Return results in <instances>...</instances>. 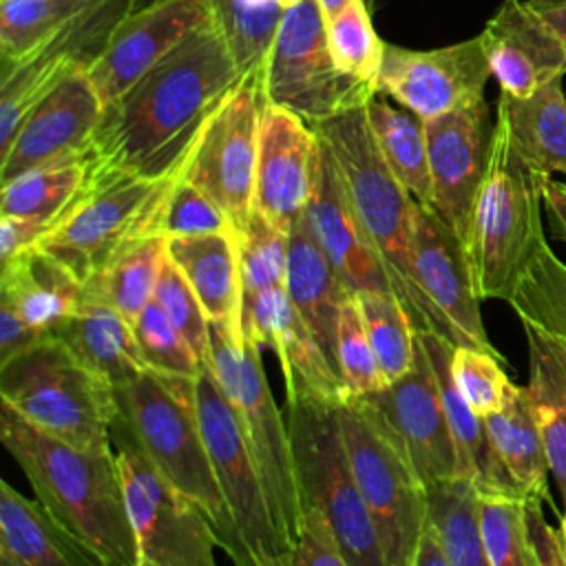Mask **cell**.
<instances>
[{
  "label": "cell",
  "instance_id": "4316f807",
  "mask_svg": "<svg viewBox=\"0 0 566 566\" xmlns=\"http://www.w3.org/2000/svg\"><path fill=\"white\" fill-rule=\"evenodd\" d=\"M0 301L42 336H55L84 303V283L42 248H31L0 270Z\"/></svg>",
  "mask_w": 566,
  "mask_h": 566
},
{
  "label": "cell",
  "instance_id": "d6986e66",
  "mask_svg": "<svg viewBox=\"0 0 566 566\" xmlns=\"http://www.w3.org/2000/svg\"><path fill=\"white\" fill-rule=\"evenodd\" d=\"M495 122L486 102L424 122L431 208L460 237L469 239L473 208L486 175Z\"/></svg>",
  "mask_w": 566,
  "mask_h": 566
},
{
  "label": "cell",
  "instance_id": "b9f144b4",
  "mask_svg": "<svg viewBox=\"0 0 566 566\" xmlns=\"http://www.w3.org/2000/svg\"><path fill=\"white\" fill-rule=\"evenodd\" d=\"M208 4L226 31L241 73L261 71L283 15L279 0H208Z\"/></svg>",
  "mask_w": 566,
  "mask_h": 566
},
{
  "label": "cell",
  "instance_id": "5b68a950",
  "mask_svg": "<svg viewBox=\"0 0 566 566\" xmlns=\"http://www.w3.org/2000/svg\"><path fill=\"white\" fill-rule=\"evenodd\" d=\"M542 184L513 150L509 130L495 117L486 175L464 243L480 301H509L522 272L546 243Z\"/></svg>",
  "mask_w": 566,
  "mask_h": 566
},
{
  "label": "cell",
  "instance_id": "d6a6232c",
  "mask_svg": "<svg viewBox=\"0 0 566 566\" xmlns=\"http://www.w3.org/2000/svg\"><path fill=\"white\" fill-rule=\"evenodd\" d=\"M484 424L489 440L520 495L542 502L548 495L546 475L551 467L528 389L511 385L504 407L486 416Z\"/></svg>",
  "mask_w": 566,
  "mask_h": 566
},
{
  "label": "cell",
  "instance_id": "ffe728a7",
  "mask_svg": "<svg viewBox=\"0 0 566 566\" xmlns=\"http://www.w3.org/2000/svg\"><path fill=\"white\" fill-rule=\"evenodd\" d=\"M104 102L84 71L64 80L18 126L0 150V181L31 168L88 155Z\"/></svg>",
  "mask_w": 566,
  "mask_h": 566
},
{
  "label": "cell",
  "instance_id": "f35d334b",
  "mask_svg": "<svg viewBox=\"0 0 566 566\" xmlns=\"http://www.w3.org/2000/svg\"><path fill=\"white\" fill-rule=\"evenodd\" d=\"M509 303L528 321L566 345V263L544 243L522 272Z\"/></svg>",
  "mask_w": 566,
  "mask_h": 566
},
{
  "label": "cell",
  "instance_id": "816d5d0a",
  "mask_svg": "<svg viewBox=\"0 0 566 566\" xmlns=\"http://www.w3.org/2000/svg\"><path fill=\"white\" fill-rule=\"evenodd\" d=\"M53 230L51 223L29 217L0 214V259L9 261L35 245Z\"/></svg>",
  "mask_w": 566,
  "mask_h": 566
},
{
  "label": "cell",
  "instance_id": "d4e9b609",
  "mask_svg": "<svg viewBox=\"0 0 566 566\" xmlns=\"http://www.w3.org/2000/svg\"><path fill=\"white\" fill-rule=\"evenodd\" d=\"M416 340L422 347L427 360L431 363L438 380L444 416L458 451V478L471 480L480 493L495 491L520 495L489 440L484 418H480L469 407V402L453 382L451 354L455 345L431 329L416 332Z\"/></svg>",
  "mask_w": 566,
  "mask_h": 566
},
{
  "label": "cell",
  "instance_id": "bcb514c9",
  "mask_svg": "<svg viewBox=\"0 0 566 566\" xmlns=\"http://www.w3.org/2000/svg\"><path fill=\"white\" fill-rule=\"evenodd\" d=\"M133 329L148 369L177 378H197L199 358L155 298L135 318Z\"/></svg>",
  "mask_w": 566,
  "mask_h": 566
},
{
  "label": "cell",
  "instance_id": "ba28073f",
  "mask_svg": "<svg viewBox=\"0 0 566 566\" xmlns=\"http://www.w3.org/2000/svg\"><path fill=\"white\" fill-rule=\"evenodd\" d=\"M287 429L301 509L318 511L352 566H387L371 513L356 484L336 402L287 400Z\"/></svg>",
  "mask_w": 566,
  "mask_h": 566
},
{
  "label": "cell",
  "instance_id": "7c38bea8",
  "mask_svg": "<svg viewBox=\"0 0 566 566\" xmlns=\"http://www.w3.org/2000/svg\"><path fill=\"white\" fill-rule=\"evenodd\" d=\"M113 449L142 566H219L221 539L208 513L175 489L115 422Z\"/></svg>",
  "mask_w": 566,
  "mask_h": 566
},
{
  "label": "cell",
  "instance_id": "8d00e7d4",
  "mask_svg": "<svg viewBox=\"0 0 566 566\" xmlns=\"http://www.w3.org/2000/svg\"><path fill=\"white\" fill-rule=\"evenodd\" d=\"M427 524L453 566H491L480 531L478 489L471 480L453 478L429 486Z\"/></svg>",
  "mask_w": 566,
  "mask_h": 566
},
{
  "label": "cell",
  "instance_id": "91938a15",
  "mask_svg": "<svg viewBox=\"0 0 566 566\" xmlns=\"http://www.w3.org/2000/svg\"><path fill=\"white\" fill-rule=\"evenodd\" d=\"M301 2H303V0H279V4L283 7V11H285V9H292V7L301 4Z\"/></svg>",
  "mask_w": 566,
  "mask_h": 566
},
{
  "label": "cell",
  "instance_id": "f6af8a7d",
  "mask_svg": "<svg viewBox=\"0 0 566 566\" xmlns=\"http://www.w3.org/2000/svg\"><path fill=\"white\" fill-rule=\"evenodd\" d=\"M327 42L336 66L376 86L385 55V42L378 38L365 0H354L327 22Z\"/></svg>",
  "mask_w": 566,
  "mask_h": 566
},
{
  "label": "cell",
  "instance_id": "8fae6325",
  "mask_svg": "<svg viewBox=\"0 0 566 566\" xmlns=\"http://www.w3.org/2000/svg\"><path fill=\"white\" fill-rule=\"evenodd\" d=\"M261 91L268 104L314 126L365 106L376 86L336 66L327 42V20L316 0H303L281 15L263 60Z\"/></svg>",
  "mask_w": 566,
  "mask_h": 566
},
{
  "label": "cell",
  "instance_id": "681fc988",
  "mask_svg": "<svg viewBox=\"0 0 566 566\" xmlns=\"http://www.w3.org/2000/svg\"><path fill=\"white\" fill-rule=\"evenodd\" d=\"M212 232H234L228 214L195 184L186 181L184 175L175 181L159 221L157 234L170 237H197Z\"/></svg>",
  "mask_w": 566,
  "mask_h": 566
},
{
  "label": "cell",
  "instance_id": "83f0119b",
  "mask_svg": "<svg viewBox=\"0 0 566 566\" xmlns=\"http://www.w3.org/2000/svg\"><path fill=\"white\" fill-rule=\"evenodd\" d=\"M285 290L290 303L336 367L338 314L349 292L316 241L307 214H303L287 232Z\"/></svg>",
  "mask_w": 566,
  "mask_h": 566
},
{
  "label": "cell",
  "instance_id": "ab89813d",
  "mask_svg": "<svg viewBox=\"0 0 566 566\" xmlns=\"http://www.w3.org/2000/svg\"><path fill=\"white\" fill-rule=\"evenodd\" d=\"M360 314L387 382L405 376L418 358L416 327L391 292H358Z\"/></svg>",
  "mask_w": 566,
  "mask_h": 566
},
{
  "label": "cell",
  "instance_id": "44dd1931",
  "mask_svg": "<svg viewBox=\"0 0 566 566\" xmlns=\"http://www.w3.org/2000/svg\"><path fill=\"white\" fill-rule=\"evenodd\" d=\"M316 157L314 128L298 115L263 99L252 208L290 232L307 210Z\"/></svg>",
  "mask_w": 566,
  "mask_h": 566
},
{
  "label": "cell",
  "instance_id": "9c48e42d",
  "mask_svg": "<svg viewBox=\"0 0 566 566\" xmlns=\"http://www.w3.org/2000/svg\"><path fill=\"white\" fill-rule=\"evenodd\" d=\"M181 172L184 168L166 177H137L91 170L82 197L38 248L84 283L128 245L157 234L161 208Z\"/></svg>",
  "mask_w": 566,
  "mask_h": 566
},
{
  "label": "cell",
  "instance_id": "5bb4252c",
  "mask_svg": "<svg viewBox=\"0 0 566 566\" xmlns=\"http://www.w3.org/2000/svg\"><path fill=\"white\" fill-rule=\"evenodd\" d=\"M261 108V71L243 73L201 128L181 172L228 214L237 234L254 206Z\"/></svg>",
  "mask_w": 566,
  "mask_h": 566
},
{
  "label": "cell",
  "instance_id": "2e32d148",
  "mask_svg": "<svg viewBox=\"0 0 566 566\" xmlns=\"http://www.w3.org/2000/svg\"><path fill=\"white\" fill-rule=\"evenodd\" d=\"M489 77L480 35L427 51L385 44L376 91L427 122L482 102Z\"/></svg>",
  "mask_w": 566,
  "mask_h": 566
},
{
  "label": "cell",
  "instance_id": "52a82bcc",
  "mask_svg": "<svg viewBox=\"0 0 566 566\" xmlns=\"http://www.w3.org/2000/svg\"><path fill=\"white\" fill-rule=\"evenodd\" d=\"M210 365L232 402L241 431L261 473L270 513L281 539L292 548L301 528V500L296 486L287 418L272 396L261 365V349L241 329L210 321Z\"/></svg>",
  "mask_w": 566,
  "mask_h": 566
},
{
  "label": "cell",
  "instance_id": "7402d4cb",
  "mask_svg": "<svg viewBox=\"0 0 566 566\" xmlns=\"http://www.w3.org/2000/svg\"><path fill=\"white\" fill-rule=\"evenodd\" d=\"M243 336L259 349H270L281 365L287 400H345L343 382L318 340L290 303L285 287H272L243 298Z\"/></svg>",
  "mask_w": 566,
  "mask_h": 566
},
{
  "label": "cell",
  "instance_id": "7a4b0ae2",
  "mask_svg": "<svg viewBox=\"0 0 566 566\" xmlns=\"http://www.w3.org/2000/svg\"><path fill=\"white\" fill-rule=\"evenodd\" d=\"M0 440L18 462L38 502L104 566H142L124 484L113 451H86L0 407Z\"/></svg>",
  "mask_w": 566,
  "mask_h": 566
},
{
  "label": "cell",
  "instance_id": "836d02e7",
  "mask_svg": "<svg viewBox=\"0 0 566 566\" xmlns=\"http://www.w3.org/2000/svg\"><path fill=\"white\" fill-rule=\"evenodd\" d=\"M365 111L376 144L394 175L418 203L431 206V172L424 119L402 108L400 104L396 106L394 99L389 102V97L378 91L369 97Z\"/></svg>",
  "mask_w": 566,
  "mask_h": 566
},
{
  "label": "cell",
  "instance_id": "277c9868",
  "mask_svg": "<svg viewBox=\"0 0 566 566\" xmlns=\"http://www.w3.org/2000/svg\"><path fill=\"white\" fill-rule=\"evenodd\" d=\"M312 128L329 153L345 197L387 270L394 296L407 310L416 332H433L411 263L418 201L385 161L365 106L338 113Z\"/></svg>",
  "mask_w": 566,
  "mask_h": 566
},
{
  "label": "cell",
  "instance_id": "f907efd6",
  "mask_svg": "<svg viewBox=\"0 0 566 566\" xmlns=\"http://www.w3.org/2000/svg\"><path fill=\"white\" fill-rule=\"evenodd\" d=\"M283 566H352V564L340 551L325 517L314 509H305L296 542L292 544Z\"/></svg>",
  "mask_w": 566,
  "mask_h": 566
},
{
  "label": "cell",
  "instance_id": "f546056e",
  "mask_svg": "<svg viewBox=\"0 0 566 566\" xmlns=\"http://www.w3.org/2000/svg\"><path fill=\"white\" fill-rule=\"evenodd\" d=\"M513 150L542 179L566 177V95L562 77L539 86L528 97L500 93L497 115Z\"/></svg>",
  "mask_w": 566,
  "mask_h": 566
},
{
  "label": "cell",
  "instance_id": "484cf974",
  "mask_svg": "<svg viewBox=\"0 0 566 566\" xmlns=\"http://www.w3.org/2000/svg\"><path fill=\"white\" fill-rule=\"evenodd\" d=\"M0 566H104L40 502L0 482Z\"/></svg>",
  "mask_w": 566,
  "mask_h": 566
},
{
  "label": "cell",
  "instance_id": "1f68e13d",
  "mask_svg": "<svg viewBox=\"0 0 566 566\" xmlns=\"http://www.w3.org/2000/svg\"><path fill=\"white\" fill-rule=\"evenodd\" d=\"M528 343V396L544 438L551 473L566 504V345L522 321Z\"/></svg>",
  "mask_w": 566,
  "mask_h": 566
},
{
  "label": "cell",
  "instance_id": "9a60e30c",
  "mask_svg": "<svg viewBox=\"0 0 566 566\" xmlns=\"http://www.w3.org/2000/svg\"><path fill=\"white\" fill-rule=\"evenodd\" d=\"M411 263L433 332L455 347L469 345L497 354L482 323L467 248L431 206L416 208Z\"/></svg>",
  "mask_w": 566,
  "mask_h": 566
},
{
  "label": "cell",
  "instance_id": "603a6c76",
  "mask_svg": "<svg viewBox=\"0 0 566 566\" xmlns=\"http://www.w3.org/2000/svg\"><path fill=\"white\" fill-rule=\"evenodd\" d=\"M305 214L316 241L349 294L391 292L387 270L347 201L332 157L321 142Z\"/></svg>",
  "mask_w": 566,
  "mask_h": 566
},
{
  "label": "cell",
  "instance_id": "ee69618b",
  "mask_svg": "<svg viewBox=\"0 0 566 566\" xmlns=\"http://www.w3.org/2000/svg\"><path fill=\"white\" fill-rule=\"evenodd\" d=\"M336 371L343 382L345 400L369 396L387 385L356 294H349L340 305L336 327Z\"/></svg>",
  "mask_w": 566,
  "mask_h": 566
},
{
  "label": "cell",
  "instance_id": "6f0895ef",
  "mask_svg": "<svg viewBox=\"0 0 566 566\" xmlns=\"http://www.w3.org/2000/svg\"><path fill=\"white\" fill-rule=\"evenodd\" d=\"M411 566H453L451 559L447 557L436 531L427 524L424 526V533L418 542V548H416V557H413V564Z\"/></svg>",
  "mask_w": 566,
  "mask_h": 566
},
{
  "label": "cell",
  "instance_id": "e0dca14e",
  "mask_svg": "<svg viewBox=\"0 0 566 566\" xmlns=\"http://www.w3.org/2000/svg\"><path fill=\"white\" fill-rule=\"evenodd\" d=\"M398 444L424 489L458 478V451L431 363L418 345L413 367L360 398Z\"/></svg>",
  "mask_w": 566,
  "mask_h": 566
},
{
  "label": "cell",
  "instance_id": "c3c4849f",
  "mask_svg": "<svg viewBox=\"0 0 566 566\" xmlns=\"http://www.w3.org/2000/svg\"><path fill=\"white\" fill-rule=\"evenodd\" d=\"M155 301L181 332L199 363H210V318L206 316L195 290L179 272V268L168 259V254L161 263L155 285Z\"/></svg>",
  "mask_w": 566,
  "mask_h": 566
},
{
  "label": "cell",
  "instance_id": "11a10c76",
  "mask_svg": "<svg viewBox=\"0 0 566 566\" xmlns=\"http://www.w3.org/2000/svg\"><path fill=\"white\" fill-rule=\"evenodd\" d=\"M542 201L544 212L555 239L566 243V181L544 179L542 184Z\"/></svg>",
  "mask_w": 566,
  "mask_h": 566
},
{
  "label": "cell",
  "instance_id": "4fadbf2b",
  "mask_svg": "<svg viewBox=\"0 0 566 566\" xmlns=\"http://www.w3.org/2000/svg\"><path fill=\"white\" fill-rule=\"evenodd\" d=\"M195 396L208 455L250 566H283L290 548L274 526L261 473L210 363L199 367Z\"/></svg>",
  "mask_w": 566,
  "mask_h": 566
},
{
  "label": "cell",
  "instance_id": "4dcf8cb0",
  "mask_svg": "<svg viewBox=\"0 0 566 566\" xmlns=\"http://www.w3.org/2000/svg\"><path fill=\"white\" fill-rule=\"evenodd\" d=\"M55 338L113 389L128 385L148 369L133 325L108 303L84 296L80 310L60 327Z\"/></svg>",
  "mask_w": 566,
  "mask_h": 566
},
{
  "label": "cell",
  "instance_id": "680465c9",
  "mask_svg": "<svg viewBox=\"0 0 566 566\" xmlns=\"http://www.w3.org/2000/svg\"><path fill=\"white\" fill-rule=\"evenodd\" d=\"M318 2V7H321V11H323V15H325V20L329 22L332 18H336L347 4H352L354 0H316Z\"/></svg>",
  "mask_w": 566,
  "mask_h": 566
},
{
  "label": "cell",
  "instance_id": "74e56055",
  "mask_svg": "<svg viewBox=\"0 0 566 566\" xmlns=\"http://www.w3.org/2000/svg\"><path fill=\"white\" fill-rule=\"evenodd\" d=\"M480 531L491 566H542L526 511V497L515 493H480Z\"/></svg>",
  "mask_w": 566,
  "mask_h": 566
},
{
  "label": "cell",
  "instance_id": "ac0fdd59",
  "mask_svg": "<svg viewBox=\"0 0 566 566\" xmlns=\"http://www.w3.org/2000/svg\"><path fill=\"white\" fill-rule=\"evenodd\" d=\"M210 18L208 0H148L122 15L84 69L104 106L122 97Z\"/></svg>",
  "mask_w": 566,
  "mask_h": 566
},
{
  "label": "cell",
  "instance_id": "f5cc1de1",
  "mask_svg": "<svg viewBox=\"0 0 566 566\" xmlns=\"http://www.w3.org/2000/svg\"><path fill=\"white\" fill-rule=\"evenodd\" d=\"M526 511L542 566H566V511L559 524V533L544 522L537 500H526Z\"/></svg>",
  "mask_w": 566,
  "mask_h": 566
},
{
  "label": "cell",
  "instance_id": "6da1fadb",
  "mask_svg": "<svg viewBox=\"0 0 566 566\" xmlns=\"http://www.w3.org/2000/svg\"><path fill=\"white\" fill-rule=\"evenodd\" d=\"M241 75L226 31L212 15L104 106L88 146L91 170L137 177L181 170L201 128Z\"/></svg>",
  "mask_w": 566,
  "mask_h": 566
},
{
  "label": "cell",
  "instance_id": "30bf717a",
  "mask_svg": "<svg viewBox=\"0 0 566 566\" xmlns=\"http://www.w3.org/2000/svg\"><path fill=\"white\" fill-rule=\"evenodd\" d=\"M336 413L356 484L380 537L385 564L411 566L427 526V489L360 398L336 402Z\"/></svg>",
  "mask_w": 566,
  "mask_h": 566
},
{
  "label": "cell",
  "instance_id": "60d3db41",
  "mask_svg": "<svg viewBox=\"0 0 566 566\" xmlns=\"http://www.w3.org/2000/svg\"><path fill=\"white\" fill-rule=\"evenodd\" d=\"M88 4L86 0H0L2 69L27 57Z\"/></svg>",
  "mask_w": 566,
  "mask_h": 566
},
{
  "label": "cell",
  "instance_id": "d590c367",
  "mask_svg": "<svg viewBox=\"0 0 566 566\" xmlns=\"http://www.w3.org/2000/svg\"><path fill=\"white\" fill-rule=\"evenodd\" d=\"M166 259V239L150 234L128 245L104 270L84 281V296L108 303L130 325L155 298V285Z\"/></svg>",
  "mask_w": 566,
  "mask_h": 566
},
{
  "label": "cell",
  "instance_id": "8992f818",
  "mask_svg": "<svg viewBox=\"0 0 566 566\" xmlns=\"http://www.w3.org/2000/svg\"><path fill=\"white\" fill-rule=\"evenodd\" d=\"M0 400L69 444L113 451L115 389L55 336L0 367Z\"/></svg>",
  "mask_w": 566,
  "mask_h": 566
},
{
  "label": "cell",
  "instance_id": "db71d44e",
  "mask_svg": "<svg viewBox=\"0 0 566 566\" xmlns=\"http://www.w3.org/2000/svg\"><path fill=\"white\" fill-rule=\"evenodd\" d=\"M44 338L49 336H42L11 305L0 301V367Z\"/></svg>",
  "mask_w": 566,
  "mask_h": 566
},
{
  "label": "cell",
  "instance_id": "3957f363",
  "mask_svg": "<svg viewBox=\"0 0 566 566\" xmlns=\"http://www.w3.org/2000/svg\"><path fill=\"white\" fill-rule=\"evenodd\" d=\"M115 422L175 489L208 513L232 564L250 566L199 427L195 378L146 369L128 385L115 389Z\"/></svg>",
  "mask_w": 566,
  "mask_h": 566
},
{
  "label": "cell",
  "instance_id": "cb8c5ba5",
  "mask_svg": "<svg viewBox=\"0 0 566 566\" xmlns=\"http://www.w3.org/2000/svg\"><path fill=\"white\" fill-rule=\"evenodd\" d=\"M500 93L528 97L566 73V46L524 0H504L480 33Z\"/></svg>",
  "mask_w": 566,
  "mask_h": 566
},
{
  "label": "cell",
  "instance_id": "7dc6e473",
  "mask_svg": "<svg viewBox=\"0 0 566 566\" xmlns=\"http://www.w3.org/2000/svg\"><path fill=\"white\" fill-rule=\"evenodd\" d=\"M502 356L491 354L480 347H453L451 354V376L469 407L486 418L500 411L506 402L511 380L502 369Z\"/></svg>",
  "mask_w": 566,
  "mask_h": 566
},
{
  "label": "cell",
  "instance_id": "7bdbcfd3",
  "mask_svg": "<svg viewBox=\"0 0 566 566\" xmlns=\"http://www.w3.org/2000/svg\"><path fill=\"white\" fill-rule=\"evenodd\" d=\"M237 239L243 298H250L272 287H285L287 232L252 208Z\"/></svg>",
  "mask_w": 566,
  "mask_h": 566
},
{
  "label": "cell",
  "instance_id": "e575fe53",
  "mask_svg": "<svg viewBox=\"0 0 566 566\" xmlns=\"http://www.w3.org/2000/svg\"><path fill=\"white\" fill-rule=\"evenodd\" d=\"M88 181V155L31 168L2 184L0 214L40 219L55 228Z\"/></svg>",
  "mask_w": 566,
  "mask_h": 566
},
{
  "label": "cell",
  "instance_id": "94428289",
  "mask_svg": "<svg viewBox=\"0 0 566 566\" xmlns=\"http://www.w3.org/2000/svg\"><path fill=\"white\" fill-rule=\"evenodd\" d=\"M86 2H95V0H86Z\"/></svg>",
  "mask_w": 566,
  "mask_h": 566
},
{
  "label": "cell",
  "instance_id": "9f6ffc18",
  "mask_svg": "<svg viewBox=\"0 0 566 566\" xmlns=\"http://www.w3.org/2000/svg\"><path fill=\"white\" fill-rule=\"evenodd\" d=\"M566 46V0H524Z\"/></svg>",
  "mask_w": 566,
  "mask_h": 566
},
{
  "label": "cell",
  "instance_id": "f1b7e54d",
  "mask_svg": "<svg viewBox=\"0 0 566 566\" xmlns=\"http://www.w3.org/2000/svg\"><path fill=\"white\" fill-rule=\"evenodd\" d=\"M166 254L195 290L210 321L243 332V285L237 232L166 239Z\"/></svg>",
  "mask_w": 566,
  "mask_h": 566
}]
</instances>
